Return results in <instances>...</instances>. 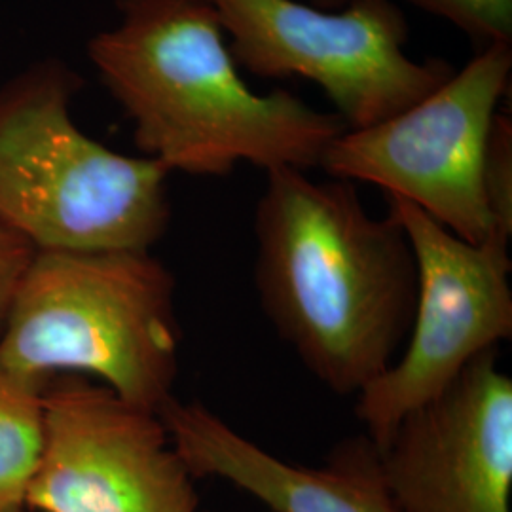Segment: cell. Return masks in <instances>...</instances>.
I'll list each match as a JSON object with an SVG mask.
<instances>
[{
    "label": "cell",
    "mask_w": 512,
    "mask_h": 512,
    "mask_svg": "<svg viewBox=\"0 0 512 512\" xmlns=\"http://www.w3.org/2000/svg\"><path fill=\"white\" fill-rule=\"evenodd\" d=\"M175 296L150 251H37L0 330V368L42 389L92 378L160 414L179 374Z\"/></svg>",
    "instance_id": "3"
},
{
    "label": "cell",
    "mask_w": 512,
    "mask_h": 512,
    "mask_svg": "<svg viewBox=\"0 0 512 512\" xmlns=\"http://www.w3.org/2000/svg\"><path fill=\"white\" fill-rule=\"evenodd\" d=\"M116 10L88 57L141 156L169 173L222 177L239 164L308 171L348 129L293 93L255 92L207 0H116Z\"/></svg>",
    "instance_id": "2"
},
{
    "label": "cell",
    "mask_w": 512,
    "mask_h": 512,
    "mask_svg": "<svg viewBox=\"0 0 512 512\" xmlns=\"http://www.w3.org/2000/svg\"><path fill=\"white\" fill-rule=\"evenodd\" d=\"M387 207L416 256L418 296L397 361L357 395L355 416L376 448L476 357L512 336L511 241H465L397 196H387Z\"/></svg>",
    "instance_id": "7"
},
{
    "label": "cell",
    "mask_w": 512,
    "mask_h": 512,
    "mask_svg": "<svg viewBox=\"0 0 512 512\" xmlns=\"http://www.w3.org/2000/svg\"><path fill=\"white\" fill-rule=\"evenodd\" d=\"M260 306L302 365L357 397L403 351L418 266L403 226L372 217L348 181L266 171L255 215Z\"/></svg>",
    "instance_id": "1"
},
{
    "label": "cell",
    "mask_w": 512,
    "mask_h": 512,
    "mask_svg": "<svg viewBox=\"0 0 512 512\" xmlns=\"http://www.w3.org/2000/svg\"><path fill=\"white\" fill-rule=\"evenodd\" d=\"M37 249L0 217V330Z\"/></svg>",
    "instance_id": "14"
},
{
    "label": "cell",
    "mask_w": 512,
    "mask_h": 512,
    "mask_svg": "<svg viewBox=\"0 0 512 512\" xmlns=\"http://www.w3.org/2000/svg\"><path fill=\"white\" fill-rule=\"evenodd\" d=\"M78 90L59 59L0 86V217L37 251H150L171 219V173L80 129Z\"/></svg>",
    "instance_id": "4"
},
{
    "label": "cell",
    "mask_w": 512,
    "mask_h": 512,
    "mask_svg": "<svg viewBox=\"0 0 512 512\" xmlns=\"http://www.w3.org/2000/svg\"><path fill=\"white\" fill-rule=\"evenodd\" d=\"M511 71L509 44L475 52L408 109L368 128L346 129L319 167L330 179L374 184L385 196L403 198L465 241L497 238L482 175Z\"/></svg>",
    "instance_id": "6"
},
{
    "label": "cell",
    "mask_w": 512,
    "mask_h": 512,
    "mask_svg": "<svg viewBox=\"0 0 512 512\" xmlns=\"http://www.w3.org/2000/svg\"><path fill=\"white\" fill-rule=\"evenodd\" d=\"M44 446V389L0 368V512L25 509Z\"/></svg>",
    "instance_id": "11"
},
{
    "label": "cell",
    "mask_w": 512,
    "mask_h": 512,
    "mask_svg": "<svg viewBox=\"0 0 512 512\" xmlns=\"http://www.w3.org/2000/svg\"><path fill=\"white\" fill-rule=\"evenodd\" d=\"M425 14L446 19L482 52L490 46H512V0H404Z\"/></svg>",
    "instance_id": "12"
},
{
    "label": "cell",
    "mask_w": 512,
    "mask_h": 512,
    "mask_svg": "<svg viewBox=\"0 0 512 512\" xmlns=\"http://www.w3.org/2000/svg\"><path fill=\"white\" fill-rule=\"evenodd\" d=\"M484 200L494 226V236L511 241L512 236V124L497 112L484 160Z\"/></svg>",
    "instance_id": "13"
},
{
    "label": "cell",
    "mask_w": 512,
    "mask_h": 512,
    "mask_svg": "<svg viewBox=\"0 0 512 512\" xmlns=\"http://www.w3.org/2000/svg\"><path fill=\"white\" fill-rule=\"evenodd\" d=\"M160 416L194 478L226 480L274 512H403L365 435L338 442L321 467H302L239 435L198 401L173 399Z\"/></svg>",
    "instance_id": "10"
},
{
    "label": "cell",
    "mask_w": 512,
    "mask_h": 512,
    "mask_svg": "<svg viewBox=\"0 0 512 512\" xmlns=\"http://www.w3.org/2000/svg\"><path fill=\"white\" fill-rule=\"evenodd\" d=\"M238 67L304 78L327 93L348 129L380 124L448 80L442 59L406 54L408 23L393 0L325 10L298 0H207Z\"/></svg>",
    "instance_id": "5"
},
{
    "label": "cell",
    "mask_w": 512,
    "mask_h": 512,
    "mask_svg": "<svg viewBox=\"0 0 512 512\" xmlns=\"http://www.w3.org/2000/svg\"><path fill=\"white\" fill-rule=\"evenodd\" d=\"M376 450L403 512H511L512 378L497 349L410 412Z\"/></svg>",
    "instance_id": "9"
},
{
    "label": "cell",
    "mask_w": 512,
    "mask_h": 512,
    "mask_svg": "<svg viewBox=\"0 0 512 512\" xmlns=\"http://www.w3.org/2000/svg\"><path fill=\"white\" fill-rule=\"evenodd\" d=\"M25 509L198 512L200 495L158 412L59 376L44 389V446Z\"/></svg>",
    "instance_id": "8"
},
{
    "label": "cell",
    "mask_w": 512,
    "mask_h": 512,
    "mask_svg": "<svg viewBox=\"0 0 512 512\" xmlns=\"http://www.w3.org/2000/svg\"><path fill=\"white\" fill-rule=\"evenodd\" d=\"M353 2H359V0H308V4H313L317 8H325V10H340Z\"/></svg>",
    "instance_id": "15"
},
{
    "label": "cell",
    "mask_w": 512,
    "mask_h": 512,
    "mask_svg": "<svg viewBox=\"0 0 512 512\" xmlns=\"http://www.w3.org/2000/svg\"><path fill=\"white\" fill-rule=\"evenodd\" d=\"M14 512H29V511H27V509H19V511H14Z\"/></svg>",
    "instance_id": "16"
}]
</instances>
